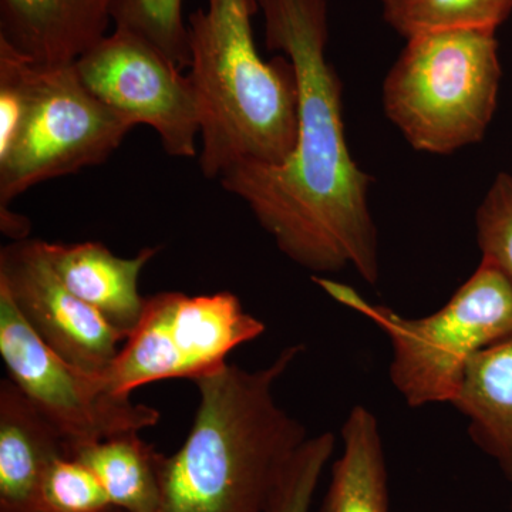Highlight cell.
Wrapping results in <instances>:
<instances>
[{
    "label": "cell",
    "instance_id": "obj_1",
    "mask_svg": "<svg viewBox=\"0 0 512 512\" xmlns=\"http://www.w3.org/2000/svg\"><path fill=\"white\" fill-rule=\"evenodd\" d=\"M269 50L284 53L299 87L298 138L278 165L244 164L220 178L247 204L292 262L325 276L355 269L380 276L379 239L369 207L372 177L353 160L343 126L342 82L326 59V0H258Z\"/></svg>",
    "mask_w": 512,
    "mask_h": 512
},
{
    "label": "cell",
    "instance_id": "obj_2",
    "mask_svg": "<svg viewBox=\"0 0 512 512\" xmlns=\"http://www.w3.org/2000/svg\"><path fill=\"white\" fill-rule=\"evenodd\" d=\"M302 353L292 345L262 369L225 363L194 380L200 403L180 450L161 454L157 512L266 511L309 439L275 399L276 383Z\"/></svg>",
    "mask_w": 512,
    "mask_h": 512
},
{
    "label": "cell",
    "instance_id": "obj_3",
    "mask_svg": "<svg viewBox=\"0 0 512 512\" xmlns=\"http://www.w3.org/2000/svg\"><path fill=\"white\" fill-rule=\"evenodd\" d=\"M258 10V0H207L187 22L198 165L210 180L238 165L282 164L298 138L295 70L284 56L265 62L259 55L252 30Z\"/></svg>",
    "mask_w": 512,
    "mask_h": 512
},
{
    "label": "cell",
    "instance_id": "obj_4",
    "mask_svg": "<svg viewBox=\"0 0 512 512\" xmlns=\"http://www.w3.org/2000/svg\"><path fill=\"white\" fill-rule=\"evenodd\" d=\"M312 281L387 336L390 382L413 409L456 402L471 360L512 338V281L485 259L446 305L423 318L375 305L352 286L326 276L313 275Z\"/></svg>",
    "mask_w": 512,
    "mask_h": 512
},
{
    "label": "cell",
    "instance_id": "obj_5",
    "mask_svg": "<svg viewBox=\"0 0 512 512\" xmlns=\"http://www.w3.org/2000/svg\"><path fill=\"white\" fill-rule=\"evenodd\" d=\"M494 30L409 37L383 82V109L416 151L448 156L483 140L497 110L501 69Z\"/></svg>",
    "mask_w": 512,
    "mask_h": 512
},
{
    "label": "cell",
    "instance_id": "obj_6",
    "mask_svg": "<svg viewBox=\"0 0 512 512\" xmlns=\"http://www.w3.org/2000/svg\"><path fill=\"white\" fill-rule=\"evenodd\" d=\"M8 47L25 110L15 140L0 156V210L37 184L109 160L134 128L84 86L74 63H37Z\"/></svg>",
    "mask_w": 512,
    "mask_h": 512
},
{
    "label": "cell",
    "instance_id": "obj_7",
    "mask_svg": "<svg viewBox=\"0 0 512 512\" xmlns=\"http://www.w3.org/2000/svg\"><path fill=\"white\" fill-rule=\"evenodd\" d=\"M0 356L9 379L45 414L66 444L67 457L80 447L117 434L141 431L160 412L131 397L114 396L99 375L70 365L33 332L5 289L0 288Z\"/></svg>",
    "mask_w": 512,
    "mask_h": 512
},
{
    "label": "cell",
    "instance_id": "obj_8",
    "mask_svg": "<svg viewBox=\"0 0 512 512\" xmlns=\"http://www.w3.org/2000/svg\"><path fill=\"white\" fill-rule=\"evenodd\" d=\"M84 86L131 126H148L174 158L198 157L200 113L190 77L143 37L114 28L74 62Z\"/></svg>",
    "mask_w": 512,
    "mask_h": 512
},
{
    "label": "cell",
    "instance_id": "obj_9",
    "mask_svg": "<svg viewBox=\"0 0 512 512\" xmlns=\"http://www.w3.org/2000/svg\"><path fill=\"white\" fill-rule=\"evenodd\" d=\"M0 288L45 345L84 372H106L126 342L127 335L57 278L42 239H20L2 248Z\"/></svg>",
    "mask_w": 512,
    "mask_h": 512
},
{
    "label": "cell",
    "instance_id": "obj_10",
    "mask_svg": "<svg viewBox=\"0 0 512 512\" xmlns=\"http://www.w3.org/2000/svg\"><path fill=\"white\" fill-rule=\"evenodd\" d=\"M114 0H0V42L43 64L76 62L109 35Z\"/></svg>",
    "mask_w": 512,
    "mask_h": 512
},
{
    "label": "cell",
    "instance_id": "obj_11",
    "mask_svg": "<svg viewBox=\"0 0 512 512\" xmlns=\"http://www.w3.org/2000/svg\"><path fill=\"white\" fill-rule=\"evenodd\" d=\"M156 295L168 338L183 365L184 379L191 382L220 369L232 350L265 333L264 322L245 311L234 293Z\"/></svg>",
    "mask_w": 512,
    "mask_h": 512
},
{
    "label": "cell",
    "instance_id": "obj_12",
    "mask_svg": "<svg viewBox=\"0 0 512 512\" xmlns=\"http://www.w3.org/2000/svg\"><path fill=\"white\" fill-rule=\"evenodd\" d=\"M43 248L62 284L111 326L130 335L146 303V296L138 292V279L160 248H143L133 258H120L100 242L43 241Z\"/></svg>",
    "mask_w": 512,
    "mask_h": 512
},
{
    "label": "cell",
    "instance_id": "obj_13",
    "mask_svg": "<svg viewBox=\"0 0 512 512\" xmlns=\"http://www.w3.org/2000/svg\"><path fill=\"white\" fill-rule=\"evenodd\" d=\"M66 444L10 379L0 382V512H39L43 478Z\"/></svg>",
    "mask_w": 512,
    "mask_h": 512
},
{
    "label": "cell",
    "instance_id": "obj_14",
    "mask_svg": "<svg viewBox=\"0 0 512 512\" xmlns=\"http://www.w3.org/2000/svg\"><path fill=\"white\" fill-rule=\"evenodd\" d=\"M468 436L512 483V338L478 353L456 402Z\"/></svg>",
    "mask_w": 512,
    "mask_h": 512
},
{
    "label": "cell",
    "instance_id": "obj_15",
    "mask_svg": "<svg viewBox=\"0 0 512 512\" xmlns=\"http://www.w3.org/2000/svg\"><path fill=\"white\" fill-rule=\"evenodd\" d=\"M342 444L320 512H390L386 453L375 413L362 404L353 407L343 423Z\"/></svg>",
    "mask_w": 512,
    "mask_h": 512
},
{
    "label": "cell",
    "instance_id": "obj_16",
    "mask_svg": "<svg viewBox=\"0 0 512 512\" xmlns=\"http://www.w3.org/2000/svg\"><path fill=\"white\" fill-rule=\"evenodd\" d=\"M161 454L140 431H128L80 447L70 457L93 471L120 512H157Z\"/></svg>",
    "mask_w": 512,
    "mask_h": 512
},
{
    "label": "cell",
    "instance_id": "obj_17",
    "mask_svg": "<svg viewBox=\"0 0 512 512\" xmlns=\"http://www.w3.org/2000/svg\"><path fill=\"white\" fill-rule=\"evenodd\" d=\"M383 19L404 39L451 29H497L510 18L512 0H382Z\"/></svg>",
    "mask_w": 512,
    "mask_h": 512
},
{
    "label": "cell",
    "instance_id": "obj_18",
    "mask_svg": "<svg viewBox=\"0 0 512 512\" xmlns=\"http://www.w3.org/2000/svg\"><path fill=\"white\" fill-rule=\"evenodd\" d=\"M113 23L146 39L181 70L190 67L183 0H114Z\"/></svg>",
    "mask_w": 512,
    "mask_h": 512
},
{
    "label": "cell",
    "instance_id": "obj_19",
    "mask_svg": "<svg viewBox=\"0 0 512 512\" xmlns=\"http://www.w3.org/2000/svg\"><path fill=\"white\" fill-rule=\"evenodd\" d=\"M39 512H120L89 467L73 457L50 464L39 495Z\"/></svg>",
    "mask_w": 512,
    "mask_h": 512
},
{
    "label": "cell",
    "instance_id": "obj_20",
    "mask_svg": "<svg viewBox=\"0 0 512 512\" xmlns=\"http://www.w3.org/2000/svg\"><path fill=\"white\" fill-rule=\"evenodd\" d=\"M335 444L330 431L309 437L293 456L265 512H311L313 495Z\"/></svg>",
    "mask_w": 512,
    "mask_h": 512
},
{
    "label": "cell",
    "instance_id": "obj_21",
    "mask_svg": "<svg viewBox=\"0 0 512 512\" xmlns=\"http://www.w3.org/2000/svg\"><path fill=\"white\" fill-rule=\"evenodd\" d=\"M477 244L485 261L512 281V175L500 173L476 212Z\"/></svg>",
    "mask_w": 512,
    "mask_h": 512
},
{
    "label": "cell",
    "instance_id": "obj_22",
    "mask_svg": "<svg viewBox=\"0 0 512 512\" xmlns=\"http://www.w3.org/2000/svg\"><path fill=\"white\" fill-rule=\"evenodd\" d=\"M511 510H512V497H511Z\"/></svg>",
    "mask_w": 512,
    "mask_h": 512
}]
</instances>
